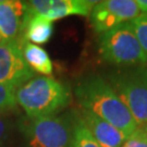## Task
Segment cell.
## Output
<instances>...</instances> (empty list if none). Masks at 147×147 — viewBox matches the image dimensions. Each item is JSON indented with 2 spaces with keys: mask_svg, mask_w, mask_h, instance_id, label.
I'll return each mask as SVG.
<instances>
[{
  "mask_svg": "<svg viewBox=\"0 0 147 147\" xmlns=\"http://www.w3.org/2000/svg\"><path fill=\"white\" fill-rule=\"evenodd\" d=\"M74 94L83 109L102 118L129 137L137 124L113 88L99 76H89L75 87Z\"/></svg>",
  "mask_w": 147,
  "mask_h": 147,
  "instance_id": "cell-1",
  "label": "cell"
},
{
  "mask_svg": "<svg viewBox=\"0 0 147 147\" xmlns=\"http://www.w3.org/2000/svg\"><path fill=\"white\" fill-rule=\"evenodd\" d=\"M25 2L18 0L0 1V36L5 42L22 38Z\"/></svg>",
  "mask_w": 147,
  "mask_h": 147,
  "instance_id": "cell-9",
  "label": "cell"
},
{
  "mask_svg": "<svg viewBox=\"0 0 147 147\" xmlns=\"http://www.w3.org/2000/svg\"><path fill=\"white\" fill-rule=\"evenodd\" d=\"M98 51L102 60L116 65L147 64L131 21L100 34Z\"/></svg>",
  "mask_w": 147,
  "mask_h": 147,
  "instance_id": "cell-3",
  "label": "cell"
},
{
  "mask_svg": "<svg viewBox=\"0 0 147 147\" xmlns=\"http://www.w3.org/2000/svg\"><path fill=\"white\" fill-rule=\"evenodd\" d=\"M16 104L28 118L51 117L71 102V92L65 84L50 76H36L16 89Z\"/></svg>",
  "mask_w": 147,
  "mask_h": 147,
  "instance_id": "cell-2",
  "label": "cell"
},
{
  "mask_svg": "<svg viewBox=\"0 0 147 147\" xmlns=\"http://www.w3.org/2000/svg\"><path fill=\"white\" fill-rule=\"evenodd\" d=\"M28 147H70L72 129L67 120L58 117L32 119L26 126Z\"/></svg>",
  "mask_w": 147,
  "mask_h": 147,
  "instance_id": "cell-5",
  "label": "cell"
},
{
  "mask_svg": "<svg viewBox=\"0 0 147 147\" xmlns=\"http://www.w3.org/2000/svg\"><path fill=\"white\" fill-rule=\"evenodd\" d=\"M136 3L140 8L141 13L147 14V0H136Z\"/></svg>",
  "mask_w": 147,
  "mask_h": 147,
  "instance_id": "cell-17",
  "label": "cell"
},
{
  "mask_svg": "<svg viewBox=\"0 0 147 147\" xmlns=\"http://www.w3.org/2000/svg\"><path fill=\"white\" fill-rule=\"evenodd\" d=\"M90 24L94 31L102 34L141 16L136 0L97 1L90 11Z\"/></svg>",
  "mask_w": 147,
  "mask_h": 147,
  "instance_id": "cell-6",
  "label": "cell"
},
{
  "mask_svg": "<svg viewBox=\"0 0 147 147\" xmlns=\"http://www.w3.org/2000/svg\"><path fill=\"white\" fill-rule=\"evenodd\" d=\"M5 121L1 119V117H0V144H1L2 138H3V135H5Z\"/></svg>",
  "mask_w": 147,
  "mask_h": 147,
  "instance_id": "cell-18",
  "label": "cell"
},
{
  "mask_svg": "<svg viewBox=\"0 0 147 147\" xmlns=\"http://www.w3.org/2000/svg\"><path fill=\"white\" fill-rule=\"evenodd\" d=\"M16 107V88L0 84V115Z\"/></svg>",
  "mask_w": 147,
  "mask_h": 147,
  "instance_id": "cell-15",
  "label": "cell"
},
{
  "mask_svg": "<svg viewBox=\"0 0 147 147\" xmlns=\"http://www.w3.org/2000/svg\"><path fill=\"white\" fill-rule=\"evenodd\" d=\"M23 38L0 44V84L18 88L34 78L23 57Z\"/></svg>",
  "mask_w": 147,
  "mask_h": 147,
  "instance_id": "cell-7",
  "label": "cell"
},
{
  "mask_svg": "<svg viewBox=\"0 0 147 147\" xmlns=\"http://www.w3.org/2000/svg\"><path fill=\"white\" fill-rule=\"evenodd\" d=\"M53 21L40 16H32L25 12L22 38L27 42L32 44H45L53 35Z\"/></svg>",
  "mask_w": 147,
  "mask_h": 147,
  "instance_id": "cell-11",
  "label": "cell"
},
{
  "mask_svg": "<svg viewBox=\"0 0 147 147\" xmlns=\"http://www.w3.org/2000/svg\"><path fill=\"white\" fill-rule=\"evenodd\" d=\"M72 147H100L80 117L72 126Z\"/></svg>",
  "mask_w": 147,
  "mask_h": 147,
  "instance_id": "cell-13",
  "label": "cell"
},
{
  "mask_svg": "<svg viewBox=\"0 0 147 147\" xmlns=\"http://www.w3.org/2000/svg\"><path fill=\"white\" fill-rule=\"evenodd\" d=\"M110 86L131 112L137 126L147 125V67L112 75Z\"/></svg>",
  "mask_w": 147,
  "mask_h": 147,
  "instance_id": "cell-4",
  "label": "cell"
},
{
  "mask_svg": "<svg viewBox=\"0 0 147 147\" xmlns=\"http://www.w3.org/2000/svg\"><path fill=\"white\" fill-rule=\"evenodd\" d=\"M2 42H3V39H2V38H1V36H0V44H1Z\"/></svg>",
  "mask_w": 147,
  "mask_h": 147,
  "instance_id": "cell-19",
  "label": "cell"
},
{
  "mask_svg": "<svg viewBox=\"0 0 147 147\" xmlns=\"http://www.w3.org/2000/svg\"><path fill=\"white\" fill-rule=\"evenodd\" d=\"M131 24L136 34L138 42L147 58V14L142 13L141 16L132 20Z\"/></svg>",
  "mask_w": 147,
  "mask_h": 147,
  "instance_id": "cell-14",
  "label": "cell"
},
{
  "mask_svg": "<svg viewBox=\"0 0 147 147\" xmlns=\"http://www.w3.org/2000/svg\"><path fill=\"white\" fill-rule=\"evenodd\" d=\"M145 126H146V130H147V125H145Z\"/></svg>",
  "mask_w": 147,
  "mask_h": 147,
  "instance_id": "cell-20",
  "label": "cell"
},
{
  "mask_svg": "<svg viewBox=\"0 0 147 147\" xmlns=\"http://www.w3.org/2000/svg\"><path fill=\"white\" fill-rule=\"evenodd\" d=\"M96 2L89 0H32L25 2V12L53 22L70 16H87Z\"/></svg>",
  "mask_w": 147,
  "mask_h": 147,
  "instance_id": "cell-8",
  "label": "cell"
},
{
  "mask_svg": "<svg viewBox=\"0 0 147 147\" xmlns=\"http://www.w3.org/2000/svg\"><path fill=\"white\" fill-rule=\"evenodd\" d=\"M82 119L100 147H122L127 138L109 122L88 110H82Z\"/></svg>",
  "mask_w": 147,
  "mask_h": 147,
  "instance_id": "cell-10",
  "label": "cell"
},
{
  "mask_svg": "<svg viewBox=\"0 0 147 147\" xmlns=\"http://www.w3.org/2000/svg\"><path fill=\"white\" fill-rule=\"evenodd\" d=\"M22 51L25 61L33 71L44 74L45 76H49L53 73L51 59L44 48L32 42H24Z\"/></svg>",
  "mask_w": 147,
  "mask_h": 147,
  "instance_id": "cell-12",
  "label": "cell"
},
{
  "mask_svg": "<svg viewBox=\"0 0 147 147\" xmlns=\"http://www.w3.org/2000/svg\"><path fill=\"white\" fill-rule=\"evenodd\" d=\"M122 147H147L146 126H138L130 136L126 138Z\"/></svg>",
  "mask_w": 147,
  "mask_h": 147,
  "instance_id": "cell-16",
  "label": "cell"
}]
</instances>
